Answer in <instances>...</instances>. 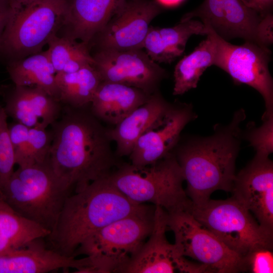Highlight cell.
I'll use <instances>...</instances> for the list:
<instances>
[{"instance_id": "obj_1", "label": "cell", "mask_w": 273, "mask_h": 273, "mask_svg": "<svg viewBox=\"0 0 273 273\" xmlns=\"http://www.w3.org/2000/svg\"><path fill=\"white\" fill-rule=\"evenodd\" d=\"M89 105H63L60 116L51 125L48 162L57 178L71 191L107 177L121 163L111 148L108 128L93 114Z\"/></svg>"}, {"instance_id": "obj_2", "label": "cell", "mask_w": 273, "mask_h": 273, "mask_svg": "<svg viewBox=\"0 0 273 273\" xmlns=\"http://www.w3.org/2000/svg\"><path fill=\"white\" fill-rule=\"evenodd\" d=\"M245 116L240 109L229 125L218 128L213 134L178 142L173 150L187 183L186 194L192 203L207 201L217 190L232 191L240 146V125Z\"/></svg>"}, {"instance_id": "obj_3", "label": "cell", "mask_w": 273, "mask_h": 273, "mask_svg": "<svg viewBox=\"0 0 273 273\" xmlns=\"http://www.w3.org/2000/svg\"><path fill=\"white\" fill-rule=\"evenodd\" d=\"M148 207L130 201L108 177L96 180L67 197L54 228L46 238L47 244L62 255L73 256L96 232Z\"/></svg>"}, {"instance_id": "obj_4", "label": "cell", "mask_w": 273, "mask_h": 273, "mask_svg": "<svg viewBox=\"0 0 273 273\" xmlns=\"http://www.w3.org/2000/svg\"><path fill=\"white\" fill-rule=\"evenodd\" d=\"M108 178L135 204L151 203L169 213L187 210L192 203L183 189L184 175L173 152L145 166L121 163Z\"/></svg>"}, {"instance_id": "obj_5", "label": "cell", "mask_w": 273, "mask_h": 273, "mask_svg": "<svg viewBox=\"0 0 273 273\" xmlns=\"http://www.w3.org/2000/svg\"><path fill=\"white\" fill-rule=\"evenodd\" d=\"M155 206L116 220L96 232L76 249L83 255V273L122 272L150 235Z\"/></svg>"}, {"instance_id": "obj_6", "label": "cell", "mask_w": 273, "mask_h": 273, "mask_svg": "<svg viewBox=\"0 0 273 273\" xmlns=\"http://www.w3.org/2000/svg\"><path fill=\"white\" fill-rule=\"evenodd\" d=\"M0 192L16 212L50 232L71 194L55 175L48 158L42 163L19 167Z\"/></svg>"}, {"instance_id": "obj_7", "label": "cell", "mask_w": 273, "mask_h": 273, "mask_svg": "<svg viewBox=\"0 0 273 273\" xmlns=\"http://www.w3.org/2000/svg\"><path fill=\"white\" fill-rule=\"evenodd\" d=\"M203 227L229 248L245 257L257 248L272 250L273 234L263 229L234 198L199 204L187 210Z\"/></svg>"}, {"instance_id": "obj_8", "label": "cell", "mask_w": 273, "mask_h": 273, "mask_svg": "<svg viewBox=\"0 0 273 273\" xmlns=\"http://www.w3.org/2000/svg\"><path fill=\"white\" fill-rule=\"evenodd\" d=\"M69 0H39L14 11L0 40L9 62L42 51L64 26Z\"/></svg>"}, {"instance_id": "obj_9", "label": "cell", "mask_w": 273, "mask_h": 273, "mask_svg": "<svg viewBox=\"0 0 273 273\" xmlns=\"http://www.w3.org/2000/svg\"><path fill=\"white\" fill-rule=\"evenodd\" d=\"M167 228L174 233L179 253L204 265L208 272L246 271L245 258L203 227L187 210L167 212Z\"/></svg>"}, {"instance_id": "obj_10", "label": "cell", "mask_w": 273, "mask_h": 273, "mask_svg": "<svg viewBox=\"0 0 273 273\" xmlns=\"http://www.w3.org/2000/svg\"><path fill=\"white\" fill-rule=\"evenodd\" d=\"M213 32L216 41L214 65L229 74L236 83L248 85L261 94L265 105L262 120L272 115L273 80L268 69L270 50L250 41L233 44Z\"/></svg>"}, {"instance_id": "obj_11", "label": "cell", "mask_w": 273, "mask_h": 273, "mask_svg": "<svg viewBox=\"0 0 273 273\" xmlns=\"http://www.w3.org/2000/svg\"><path fill=\"white\" fill-rule=\"evenodd\" d=\"M92 56L102 81L136 87L149 95L158 90L167 76L143 49L100 50Z\"/></svg>"}, {"instance_id": "obj_12", "label": "cell", "mask_w": 273, "mask_h": 273, "mask_svg": "<svg viewBox=\"0 0 273 273\" xmlns=\"http://www.w3.org/2000/svg\"><path fill=\"white\" fill-rule=\"evenodd\" d=\"M161 11L156 1L125 0L91 42L98 50L143 49L150 22Z\"/></svg>"}, {"instance_id": "obj_13", "label": "cell", "mask_w": 273, "mask_h": 273, "mask_svg": "<svg viewBox=\"0 0 273 273\" xmlns=\"http://www.w3.org/2000/svg\"><path fill=\"white\" fill-rule=\"evenodd\" d=\"M195 17L200 18L205 25L226 40L240 38L261 46L259 30L263 17L242 0H204L181 19Z\"/></svg>"}, {"instance_id": "obj_14", "label": "cell", "mask_w": 273, "mask_h": 273, "mask_svg": "<svg viewBox=\"0 0 273 273\" xmlns=\"http://www.w3.org/2000/svg\"><path fill=\"white\" fill-rule=\"evenodd\" d=\"M231 192L261 226L273 234V163L268 157L255 155L236 174Z\"/></svg>"}, {"instance_id": "obj_15", "label": "cell", "mask_w": 273, "mask_h": 273, "mask_svg": "<svg viewBox=\"0 0 273 273\" xmlns=\"http://www.w3.org/2000/svg\"><path fill=\"white\" fill-rule=\"evenodd\" d=\"M196 117L191 105L172 104L136 141L129 155L130 163L145 166L170 154L178 144L183 129Z\"/></svg>"}, {"instance_id": "obj_16", "label": "cell", "mask_w": 273, "mask_h": 273, "mask_svg": "<svg viewBox=\"0 0 273 273\" xmlns=\"http://www.w3.org/2000/svg\"><path fill=\"white\" fill-rule=\"evenodd\" d=\"M167 212L155 206L152 230L149 239L123 269L124 273L193 272L194 263L178 253L166 237Z\"/></svg>"}, {"instance_id": "obj_17", "label": "cell", "mask_w": 273, "mask_h": 273, "mask_svg": "<svg viewBox=\"0 0 273 273\" xmlns=\"http://www.w3.org/2000/svg\"><path fill=\"white\" fill-rule=\"evenodd\" d=\"M1 89L8 117L29 128H47L61 115L62 103L40 87L14 84Z\"/></svg>"}, {"instance_id": "obj_18", "label": "cell", "mask_w": 273, "mask_h": 273, "mask_svg": "<svg viewBox=\"0 0 273 273\" xmlns=\"http://www.w3.org/2000/svg\"><path fill=\"white\" fill-rule=\"evenodd\" d=\"M35 239L18 249L0 255V273H46L82 267V258L61 254L43 240Z\"/></svg>"}, {"instance_id": "obj_19", "label": "cell", "mask_w": 273, "mask_h": 273, "mask_svg": "<svg viewBox=\"0 0 273 273\" xmlns=\"http://www.w3.org/2000/svg\"><path fill=\"white\" fill-rule=\"evenodd\" d=\"M125 0H69L67 36L89 46Z\"/></svg>"}, {"instance_id": "obj_20", "label": "cell", "mask_w": 273, "mask_h": 273, "mask_svg": "<svg viewBox=\"0 0 273 273\" xmlns=\"http://www.w3.org/2000/svg\"><path fill=\"white\" fill-rule=\"evenodd\" d=\"M171 105L157 90L114 127L108 128L109 137L116 144V156L119 158L129 156L138 139Z\"/></svg>"}, {"instance_id": "obj_21", "label": "cell", "mask_w": 273, "mask_h": 273, "mask_svg": "<svg viewBox=\"0 0 273 273\" xmlns=\"http://www.w3.org/2000/svg\"><path fill=\"white\" fill-rule=\"evenodd\" d=\"M150 95L136 87L102 81L90 109L101 121L115 126L146 102Z\"/></svg>"}, {"instance_id": "obj_22", "label": "cell", "mask_w": 273, "mask_h": 273, "mask_svg": "<svg viewBox=\"0 0 273 273\" xmlns=\"http://www.w3.org/2000/svg\"><path fill=\"white\" fill-rule=\"evenodd\" d=\"M202 21L193 19L180 21L176 25L166 28L150 26L143 49L157 63H171L184 53L187 42L193 35H207Z\"/></svg>"}, {"instance_id": "obj_23", "label": "cell", "mask_w": 273, "mask_h": 273, "mask_svg": "<svg viewBox=\"0 0 273 273\" xmlns=\"http://www.w3.org/2000/svg\"><path fill=\"white\" fill-rule=\"evenodd\" d=\"M205 26L207 30L206 39L179 61L175 66L173 95H181L197 87L203 72L214 64L216 41L214 32L210 26Z\"/></svg>"}, {"instance_id": "obj_24", "label": "cell", "mask_w": 273, "mask_h": 273, "mask_svg": "<svg viewBox=\"0 0 273 273\" xmlns=\"http://www.w3.org/2000/svg\"><path fill=\"white\" fill-rule=\"evenodd\" d=\"M7 70L14 85L38 86L59 101L56 72L47 51L9 62Z\"/></svg>"}, {"instance_id": "obj_25", "label": "cell", "mask_w": 273, "mask_h": 273, "mask_svg": "<svg viewBox=\"0 0 273 273\" xmlns=\"http://www.w3.org/2000/svg\"><path fill=\"white\" fill-rule=\"evenodd\" d=\"M50 231L22 216L4 200L0 192V255L20 248Z\"/></svg>"}, {"instance_id": "obj_26", "label": "cell", "mask_w": 273, "mask_h": 273, "mask_svg": "<svg viewBox=\"0 0 273 273\" xmlns=\"http://www.w3.org/2000/svg\"><path fill=\"white\" fill-rule=\"evenodd\" d=\"M59 101L63 106L79 107L89 105L102 81L93 65L85 66L70 73L55 75Z\"/></svg>"}, {"instance_id": "obj_27", "label": "cell", "mask_w": 273, "mask_h": 273, "mask_svg": "<svg viewBox=\"0 0 273 273\" xmlns=\"http://www.w3.org/2000/svg\"><path fill=\"white\" fill-rule=\"evenodd\" d=\"M48 44L47 51L56 73L73 72L94 64L89 46L84 42L56 35Z\"/></svg>"}, {"instance_id": "obj_28", "label": "cell", "mask_w": 273, "mask_h": 273, "mask_svg": "<svg viewBox=\"0 0 273 273\" xmlns=\"http://www.w3.org/2000/svg\"><path fill=\"white\" fill-rule=\"evenodd\" d=\"M7 118L4 107L0 105V189L13 173L16 164Z\"/></svg>"}, {"instance_id": "obj_29", "label": "cell", "mask_w": 273, "mask_h": 273, "mask_svg": "<svg viewBox=\"0 0 273 273\" xmlns=\"http://www.w3.org/2000/svg\"><path fill=\"white\" fill-rule=\"evenodd\" d=\"M263 120L258 127L251 128L245 134L256 155L268 157L273 152V115Z\"/></svg>"}, {"instance_id": "obj_30", "label": "cell", "mask_w": 273, "mask_h": 273, "mask_svg": "<svg viewBox=\"0 0 273 273\" xmlns=\"http://www.w3.org/2000/svg\"><path fill=\"white\" fill-rule=\"evenodd\" d=\"M52 142V133L47 128L29 129L30 166L44 162L48 158Z\"/></svg>"}, {"instance_id": "obj_31", "label": "cell", "mask_w": 273, "mask_h": 273, "mask_svg": "<svg viewBox=\"0 0 273 273\" xmlns=\"http://www.w3.org/2000/svg\"><path fill=\"white\" fill-rule=\"evenodd\" d=\"M29 129L17 121L9 124V130L16 164L19 167L30 166Z\"/></svg>"}, {"instance_id": "obj_32", "label": "cell", "mask_w": 273, "mask_h": 273, "mask_svg": "<svg viewBox=\"0 0 273 273\" xmlns=\"http://www.w3.org/2000/svg\"><path fill=\"white\" fill-rule=\"evenodd\" d=\"M272 250L257 248L244 257L246 270L253 273H272L273 254Z\"/></svg>"}, {"instance_id": "obj_33", "label": "cell", "mask_w": 273, "mask_h": 273, "mask_svg": "<svg viewBox=\"0 0 273 273\" xmlns=\"http://www.w3.org/2000/svg\"><path fill=\"white\" fill-rule=\"evenodd\" d=\"M248 7L255 10L264 17L268 13H271L273 0H242Z\"/></svg>"}, {"instance_id": "obj_34", "label": "cell", "mask_w": 273, "mask_h": 273, "mask_svg": "<svg viewBox=\"0 0 273 273\" xmlns=\"http://www.w3.org/2000/svg\"><path fill=\"white\" fill-rule=\"evenodd\" d=\"M14 12V10L8 0H0V40Z\"/></svg>"}, {"instance_id": "obj_35", "label": "cell", "mask_w": 273, "mask_h": 273, "mask_svg": "<svg viewBox=\"0 0 273 273\" xmlns=\"http://www.w3.org/2000/svg\"><path fill=\"white\" fill-rule=\"evenodd\" d=\"M14 10L39 0H8Z\"/></svg>"}, {"instance_id": "obj_36", "label": "cell", "mask_w": 273, "mask_h": 273, "mask_svg": "<svg viewBox=\"0 0 273 273\" xmlns=\"http://www.w3.org/2000/svg\"><path fill=\"white\" fill-rule=\"evenodd\" d=\"M184 0H156L161 6L173 7L181 3Z\"/></svg>"}, {"instance_id": "obj_37", "label": "cell", "mask_w": 273, "mask_h": 273, "mask_svg": "<svg viewBox=\"0 0 273 273\" xmlns=\"http://www.w3.org/2000/svg\"><path fill=\"white\" fill-rule=\"evenodd\" d=\"M2 95V89H1V88L0 87V95Z\"/></svg>"}]
</instances>
